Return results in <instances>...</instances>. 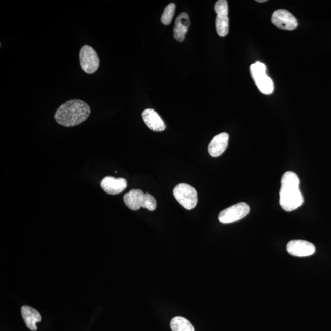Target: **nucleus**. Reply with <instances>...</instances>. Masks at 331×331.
<instances>
[{
    "instance_id": "5",
    "label": "nucleus",
    "mask_w": 331,
    "mask_h": 331,
    "mask_svg": "<svg viewBox=\"0 0 331 331\" xmlns=\"http://www.w3.org/2000/svg\"><path fill=\"white\" fill-rule=\"evenodd\" d=\"M173 195L180 205L187 210L194 209L198 203L196 189L186 183H180L173 189Z\"/></svg>"
},
{
    "instance_id": "15",
    "label": "nucleus",
    "mask_w": 331,
    "mask_h": 331,
    "mask_svg": "<svg viewBox=\"0 0 331 331\" xmlns=\"http://www.w3.org/2000/svg\"><path fill=\"white\" fill-rule=\"evenodd\" d=\"M170 326L173 331H195L190 322L182 317L173 318L171 321Z\"/></svg>"
},
{
    "instance_id": "12",
    "label": "nucleus",
    "mask_w": 331,
    "mask_h": 331,
    "mask_svg": "<svg viewBox=\"0 0 331 331\" xmlns=\"http://www.w3.org/2000/svg\"><path fill=\"white\" fill-rule=\"evenodd\" d=\"M189 25H190V22H189L188 15L185 13L180 14L176 18L175 25H174V39L180 43L184 41Z\"/></svg>"
},
{
    "instance_id": "14",
    "label": "nucleus",
    "mask_w": 331,
    "mask_h": 331,
    "mask_svg": "<svg viewBox=\"0 0 331 331\" xmlns=\"http://www.w3.org/2000/svg\"><path fill=\"white\" fill-rule=\"evenodd\" d=\"M21 313L26 327L32 331L37 330L36 324L42 320L41 316L37 310L29 306H23L21 308Z\"/></svg>"
},
{
    "instance_id": "1",
    "label": "nucleus",
    "mask_w": 331,
    "mask_h": 331,
    "mask_svg": "<svg viewBox=\"0 0 331 331\" xmlns=\"http://www.w3.org/2000/svg\"><path fill=\"white\" fill-rule=\"evenodd\" d=\"M300 180L293 171H287L281 179L280 204L287 212H291L302 205L304 198L299 189Z\"/></svg>"
},
{
    "instance_id": "13",
    "label": "nucleus",
    "mask_w": 331,
    "mask_h": 331,
    "mask_svg": "<svg viewBox=\"0 0 331 331\" xmlns=\"http://www.w3.org/2000/svg\"><path fill=\"white\" fill-rule=\"evenodd\" d=\"M228 140L229 135L226 132H223L213 137L208 147L209 154L213 157L220 156L227 148Z\"/></svg>"
},
{
    "instance_id": "9",
    "label": "nucleus",
    "mask_w": 331,
    "mask_h": 331,
    "mask_svg": "<svg viewBox=\"0 0 331 331\" xmlns=\"http://www.w3.org/2000/svg\"><path fill=\"white\" fill-rule=\"evenodd\" d=\"M287 250L289 254L295 257H305L314 254L315 246L305 240H294L288 242Z\"/></svg>"
},
{
    "instance_id": "19",
    "label": "nucleus",
    "mask_w": 331,
    "mask_h": 331,
    "mask_svg": "<svg viewBox=\"0 0 331 331\" xmlns=\"http://www.w3.org/2000/svg\"><path fill=\"white\" fill-rule=\"evenodd\" d=\"M257 2L259 3H264V2H266L267 1L266 0H258V1Z\"/></svg>"
},
{
    "instance_id": "8",
    "label": "nucleus",
    "mask_w": 331,
    "mask_h": 331,
    "mask_svg": "<svg viewBox=\"0 0 331 331\" xmlns=\"http://www.w3.org/2000/svg\"><path fill=\"white\" fill-rule=\"evenodd\" d=\"M272 22L278 28L293 30L298 26L297 20L290 12L285 10H277L273 13Z\"/></svg>"
},
{
    "instance_id": "17",
    "label": "nucleus",
    "mask_w": 331,
    "mask_h": 331,
    "mask_svg": "<svg viewBox=\"0 0 331 331\" xmlns=\"http://www.w3.org/2000/svg\"><path fill=\"white\" fill-rule=\"evenodd\" d=\"M176 6L170 4L166 7L163 14L161 16V22L165 25H170L175 13Z\"/></svg>"
},
{
    "instance_id": "7",
    "label": "nucleus",
    "mask_w": 331,
    "mask_h": 331,
    "mask_svg": "<svg viewBox=\"0 0 331 331\" xmlns=\"http://www.w3.org/2000/svg\"><path fill=\"white\" fill-rule=\"evenodd\" d=\"M79 57L81 67L85 73L90 74L98 70L99 57L92 47L84 46L80 50Z\"/></svg>"
},
{
    "instance_id": "4",
    "label": "nucleus",
    "mask_w": 331,
    "mask_h": 331,
    "mask_svg": "<svg viewBox=\"0 0 331 331\" xmlns=\"http://www.w3.org/2000/svg\"><path fill=\"white\" fill-rule=\"evenodd\" d=\"M253 79L261 93L270 95L273 92L274 85L273 81L266 73V65L263 63L257 62L250 68Z\"/></svg>"
},
{
    "instance_id": "2",
    "label": "nucleus",
    "mask_w": 331,
    "mask_h": 331,
    "mask_svg": "<svg viewBox=\"0 0 331 331\" xmlns=\"http://www.w3.org/2000/svg\"><path fill=\"white\" fill-rule=\"evenodd\" d=\"M90 112V108L85 102L80 99H73L59 107L55 114V119L60 125L73 127L88 119Z\"/></svg>"
},
{
    "instance_id": "10",
    "label": "nucleus",
    "mask_w": 331,
    "mask_h": 331,
    "mask_svg": "<svg viewBox=\"0 0 331 331\" xmlns=\"http://www.w3.org/2000/svg\"><path fill=\"white\" fill-rule=\"evenodd\" d=\"M101 186L108 194L118 195L127 187V182L125 179L107 176L102 180Z\"/></svg>"
},
{
    "instance_id": "3",
    "label": "nucleus",
    "mask_w": 331,
    "mask_h": 331,
    "mask_svg": "<svg viewBox=\"0 0 331 331\" xmlns=\"http://www.w3.org/2000/svg\"><path fill=\"white\" fill-rule=\"evenodd\" d=\"M123 201L126 206L132 210H137L140 207H143L150 211H153L157 206L155 198L152 195L147 192L144 194L142 190L138 189H132L126 194Z\"/></svg>"
},
{
    "instance_id": "18",
    "label": "nucleus",
    "mask_w": 331,
    "mask_h": 331,
    "mask_svg": "<svg viewBox=\"0 0 331 331\" xmlns=\"http://www.w3.org/2000/svg\"><path fill=\"white\" fill-rule=\"evenodd\" d=\"M215 11L217 15H228V3L226 0H219L215 5Z\"/></svg>"
},
{
    "instance_id": "11",
    "label": "nucleus",
    "mask_w": 331,
    "mask_h": 331,
    "mask_svg": "<svg viewBox=\"0 0 331 331\" xmlns=\"http://www.w3.org/2000/svg\"><path fill=\"white\" fill-rule=\"evenodd\" d=\"M142 117L145 124L153 131H163L167 128L163 120L155 110L152 109L144 110L142 113Z\"/></svg>"
},
{
    "instance_id": "16",
    "label": "nucleus",
    "mask_w": 331,
    "mask_h": 331,
    "mask_svg": "<svg viewBox=\"0 0 331 331\" xmlns=\"http://www.w3.org/2000/svg\"><path fill=\"white\" fill-rule=\"evenodd\" d=\"M216 29L219 36L224 37L229 32V18L228 15H217L216 19Z\"/></svg>"
},
{
    "instance_id": "6",
    "label": "nucleus",
    "mask_w": 331,
    "mask_h": 331,
    "mask_svg": "<svg viewBox=\"0 0 331 331\" xmlns=\"http://www.w3.org/2000/svg\"><path fill=\"white\" fill-rule=\"evenodd\" d=\"M249 212L247 204L239 203L222 210L219 213L218 219L222 224H231L245 217Z\"/></svg>"
}]
</instances>
